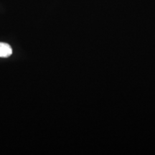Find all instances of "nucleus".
Instances as JSON below:
<instances>
[{"label":"nucleus","instance_id":"1","mask_svg":"<svg viewBox=\"0 0 155 155\" xmlns=\"http://www.w3.org/2000/svg\"><path fill=\"white\" fill-rule=\"evenodd\" d=\"M12 54V49L7 43L0 42V58L9 57Z\"/></svg>","mask_w":155,"mask_h":155}]
</instances>
